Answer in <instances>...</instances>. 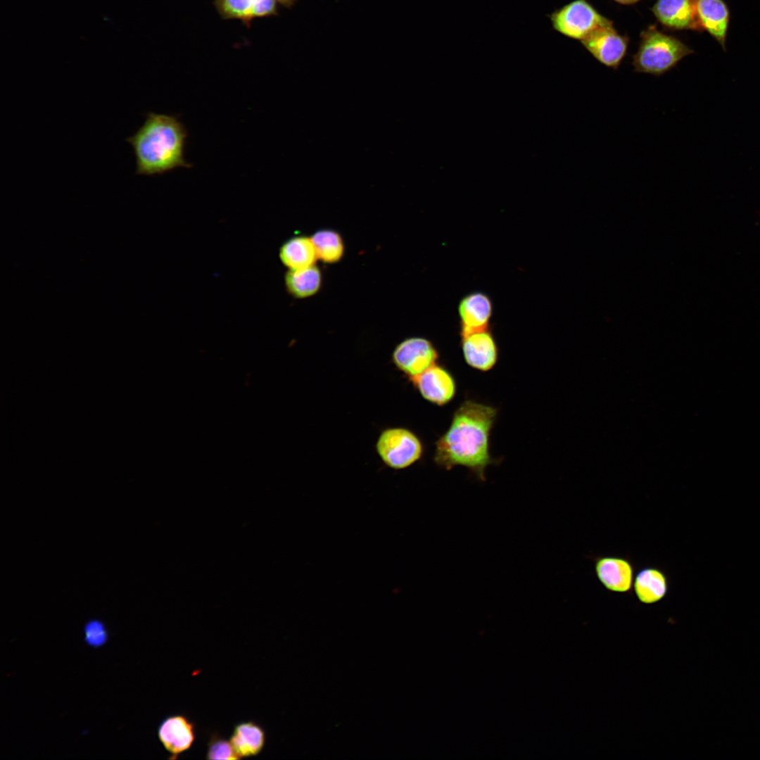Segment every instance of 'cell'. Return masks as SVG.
I'll return each mask as SVG.
<instances>
[{
  "label": "cell",
  "instance_id": "cell-8",
  "mask_svg": "<svg viewBox=\"0 0 760 760\" xmlns=\"http://www.w3.org/2000/svg\"><path fill=\"white\" fill-rule=\"evenodd\" d=\"M410 381L424 400L438 406L448 404L457 393L454 376L438 363Z\"/></svg>",
  "mask_w": 760,
  "mask_h": 760
},
{
  "label": "cell",
  "instance_id": "cell-2",
  "mask_svg": "<svg viewBox=\"0 0 760 760\" xmlns=\"http://www.w3.org/2000/svg\"><path fill=\"white\" fill-rule=\"evenodd\" d=\"M187 137L175 115L148 112L141 126L125 139L134 151L136 174L154 176L191 167L184 156Z\"/></svg>",
  "mask_w": 760,
  "mask_h": 760
},
{
  "label": "cell",
  "instance_id": "cell-4",
  "mask_svg": "<svg viewBox=\"0 0 760 760\" xmlns=\"http://www.w3.org/2000/svg\"><path fill=\"white\" fill-rule=\"evenodd\" d=\"M376 450L382 462L393 469H403L419 461L424 446L419 437L405 427H390L378 437Z\"/></svg>",
  "mask_w": 760,
  "mask_h": 760
},
{
  "label": "cell",
  "instance_id": "cell-1",
  "mask_svg": "<svg viewBox=\"0 0 760 760\" xmlns=\"http://www.w3.org/2000/svg\"><path fill=\"white\" fill-rule=\"evenodd\" d=\"M498 410L489 405L466 400L455 410L449 427L435 443L433 460L450 470L462 466L481 481L495 460L490 453V437Z\"/></svg>",
  "mask_w": 760,
  "mask_h": 760
},
{
  "label": "cell",
  "instance_id": "cell-18",
  "mask_svg": "<svg viewBox=\"0 0 760 760\" xmlns=\"http://www.w3.org/2000/svg\"><path fill=\"white\" fill-rule=\"evenodd\" d=\"M263 728L253 721L236 724L230 737V742L239 758L259 754L265 744Z\"/></svg>",
  "mask_w": 760,
  "mask_h": 760
},
{
  "label": "cell",
  "instance_id": "cell-16",
  "mask_svg": "<svg viewBox=\"0 0 760 760\" xmlns=\"http://www.w3.org/2000/svg\"><path fill=\"white\" fill-rule=\"evenodd\" d=\"M633 588L640 602L654 604L666 595L669 590L668 578L664 572L659 568L643 567L638 571L635 576Z\"/></svg>",
  "mask_w": 760,
  "mask_h": 760
},
{
  "label": "cell",
  "instance_id": "cell-5",
  "mask_svg": "<svg viewBox=\"0 0 760 760\" xmlns=\"http://www.w3.org/2000/svg\"><path fill=\"white\" fill-rule=\"evenodd\" d=\"M549 18L555 31L579 41L598 28L613 24L586 0H574L553 11Z\"/></svg>",
  "mask_w": 760,
  "mask_h": 760
},
{
  "label": "cell",
  "instance_id": "cell-3",
  "mask_svg": "<svg viewBox=\"0 0 760 760\" xmlns=\"http://www.w3.org/2000/svg\"><path fill=\"white\" fill-rule=\"evenodd\" d=\"M692 53L694 51L678 38L652 25L640 33L639 46L633 56L632 65L634 72L659 77Z\"/></svg>",
  "mask_w": 760,
  "mask_h": 760
},
{
  "label": "cell",
  "instance_id": "cell-13",
  "mask_svg": "<svg viewBox=\"0 0 760 760\" xmlns=\"http://www.w3.org/2000/svg\"><path fill=\"white\" fill-rule=\"evenodd\" d=\"M158 736L165 750L175 758L192 746L196 738L195 727L184 715H171L159 725Z\"/></svg>",
  "mask_w": 760,
  "mask_h": 760
},
{
  "label": "cell",
  "instance_id": "cell-19",
  "mask_svg": "<svg viewBox=\"0 0 760 760\" xmlns=\"http://www.w3.org/2000/svg\"><path fill=\"white\" fill-rule=\"evenodd\" d=\"M284 284L287 292L295 298L311 297L319 292L322 287V272L316 265L288 270L284 275Z\"/></svg>",
  "mask_w": 760,
  "mask_h": 760
},
{
  "label": "cell",
  "instance_id": "cell-15",
  "mask_svg": "<svg viewBox=\"0 0 760 760\" xmlns=\"http://www.w3.org/2000/svg\"><path fill=\"white\" fill-rule=\"evenodd\" d=\"M277 0H215L214 5L224 19H238L248 24L255 18L277 13Z\"/></svg>",
  "mask_w": 760,
  "mask_h": 760
},
{
  "label": "cell",
  "instance_id": "cell-21",
  "mask_svg": "<svg viewBox=\"0 0 760 760\" xmlns=\"http://www.w3.org/2000/svg\"><path fill=\"white\" fill-rule=\"evenodd\" d=\"M206 759L210 760L217 759H239L230 742L217 735H213L208 745Z\"/></svg>",
  "mask_w": 760,
  "mask_h": 760
},
{
  "label": "cell",
  "instance_id": "cell-22",
  "mask_svg": "<svg viewBox=\"0 0 760 760\" xmlns=\"http://www.w3.org/2000/svg\"><path fill=\"white\" fill-rule=\"evenodd\" d=\"M84 641L92 647H99L104 645L108 638V633L105 626L99 621L92 620L84 626Z\"/></svg>",
  "mask_w": 760,
  "mask_h": 760
},
{
  "label": "cell",
  "instance_id": "cell-20",
  "mask_svg": "<svg viewBox=\"0 0 760 760\" xmlns=\"http://www.w3.org/2000/svg\"><path fill=\"white\" fill-rule=\"evenodd\" d=\"M318 260L328 264L338 262L345 253V245L341 235L331 229L316 231L310 236Z\"/></svg>",
  "mask_w": 760,
  "mask_h": 760
},
{
  "label": "cell",
  "instance_id": "cell-24",
  "mask_svg": "<svg viewBox=\"0 0 760 760\" xmlns=\"http://www.w3.org/2000/svg\"><path fill=\"white\" fill-rule=\"evenodd\" d=\"M614 1L619 3V4H623V5H632V4H634L640 1V0H614Z\"/></svg>",
  "mask_w": 760,
  "mask_h": 760
},
{
  "label": "cell",
  "instance_id": "cell-6",
  "mask_svg": "<svg viewBox=\"0 0 760 760\" xmlns=\"http://www.w3.org/2000/svg\"><path fill=\"white\" fill-rule=\"evenodd\" d=\"M438 358L439 353L434 344L429 339L419 336L403 340L395 347L391 355L395 367L409 380L436 364Z\"/></svg>",
  "mask_w": 760,
  "mask_h": 760
},
{
  "label": "cell",
  "instance_id": "cell-9",
  "mask_svg": "<svg viewBox=\"0 0 760 760\" xmlns=\"http://www.w3.org/2000/svg\"><path fill=\"white\" fill-rule=\"evenodd\" d=\"M462 355L474 369L488 372L496 365L499 350L490 328L460 334Z\"/></svg>",
  "mask_w": 760,
  "mask_h": 760
},
{
  "label": "cell",
  "instance_id": "cell-11",
  "mask_svg": "<svg viewBox=\"0 0 760 760\" xmlns=\"http://www.w3.org/2000/svg\"><path fill=\"white\" fill-rule=\"evenodd\" d=\"M493 305L490 298L481 291L463 296L457 306L460 334L490 328Z\"/></svg>",
  "mask_w": 760,
  "mask_h": 760
},
{
  "label": "cell",
  "instance_id": "cell-7",
  "mask_svg": "<svg viewBox=\"0 0 760 760\" xmlns=\"http://www.w3.org/2000/svg\"><path fill=\"white\" fill-rule=\"evenodd\" d=\"M581 42L599 63L616 70L626 54L628 38L612 24L598 28Z\"/></svg>",
  "mask_w": 760,
  "mask_h": 760
},
{
  "label": "cell",
  "instance_id": "cell-23",
  "mask_svg": "<svg viewBox=\"0 0 760 760\" xmlns=\"http://www.w3.org/2000/svg\"><path fill=\"white\" fill-rule=\"evenodd\" d=\"M277 1L282 4L286 8H290L294 5L296 0H277Z\"/></svg>",
  "mask_w": 760,
  "mask_h": 760
},
{
  "label": "cell",
  "instance_id": "cell-14",
  "mask_svg": "<svg viewBox=\"0 0 760 760\" xmlns=\"http://www.w3.org/2000/svg\"><path fill=\"white\" fill-rule=\"evenodd\" d=\"M699 23L726 50V39L730 14L728 4L723 0H695Z\"/></svg>",
  "mask_w": 760,
  "mask_h": 760
},
{
  "label": "cell",
  "instance_id": "cell-17",
  "mask_svg": "<svg viewBox=\"0 0 760 760\" xmlns=\"http://www.w3.org/2000/svg\"><path fill=\"white\" fill-rule=\"evenodd\" d=\"M279 258L288 270L315 265L318 260L310 236L298 235L285 241L279 248Z\"/></svg>",
  "mask_w": 760,
  "mask_h": 760
},
{
  "label": "cell",
  "instance_id": "cell-12",
  "mask_svg": "<svg viewBox=\"0 0 760 760\" xmlns=\"http://www.w3.org/2000/svg\"><path fill=\"white\" fill-rule=\"evenodd\" d=\"M595 571L601 584L611 592H628L633 583V564L623 557H598L595 561Z\"/></svg>",
  "mask_w": 760,
  "mask_h": 760
},
{
  "label": "cell",
  "instance_id": "cell-10",
  "mask_svg": "<svg viewBox=\"0 0 760 760\" xmlns=\"http://www.w3.org/2000/svg\"><path fill=\"white\" fill-rule=\"evenodd\" d=\"M650 9L660 24L668 29L703 31L699 23L695 0H657Z\"/></svg>",
  "mask_w": 760,
  "mask_h": 760
}]
</instances>
